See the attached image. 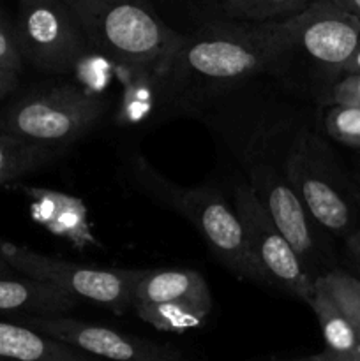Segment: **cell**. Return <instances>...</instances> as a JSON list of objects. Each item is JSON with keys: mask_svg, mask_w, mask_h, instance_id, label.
I'll use <instances>...</instances> for the list:
<instances>
[{"mask_svg": "<svg viewBox=\"0 0 360 361\" xmlns=\"http://www.w3.org/2000/svg\"><path fill=\"white\" fill-rule=\"evenodd\" d=\"M289 63L272 21L221 20L186 35L157 83L162 109L196 115L256 78L286 81Z\"/></svg>", "mask_w": 360, "mask_h": 361, "instance_id": "cell-1", "label": "cell"}, {"mask_svg": "<svg viewBox=\"0 0 360 361\" xmlns=\"http://www.w3.org/2000/svg\"><path fill=\"white\" fill-rule=\"evenodd\" d=\"M66 4L90 49L155 85L186 37L161 20L150 0H66Z\"/></svg>", "mask_w": 360, "mask_h": 361, "instance_id": "cell-2", "label": "cell"}, {"mask_svg": "<svg viewBox=\"0 0 360 361\" xmlns=\"http://www.w3.org/2000/svg\"><path fill=\"white\" fill-rule=\"evenodd\" d=\"M129 171L133 182L147 196L191 222L219 263L235 277L258 286H270V281L247 247L235 208L217 189L208 185H179L162 176L140 154L133 155Z\"/></svg>", "mask_w": 360, "mask_h": 361, "instance_id": "cell-3", "label": "cell"}, {"mask_svg": "<svg viewBox=\"0 0 360 361\" xmlns=\"http://www.w3.org/2000/svg\"><path fill=\"white\" fill-rule=\"evenodd\" d=\"M282 171L321 233L346 238L360 228L359 194L346 182L327 141L307 122L296 129Z\"/></svg>", "mask_w": 360, "mask_h": 361, "instance_id": "cell-4", "label": "cell"}, {"mask_svg": "<svg viewBox=\"0 0 360 361\" xmlns=\"http://www.w3.org/2000/svg\"><path fill=\"white\" fill-rule=\"evenodd\" d=\"M235 154L244 178L263 204L275 228L293 247L307 274L316 281L320 275L332 270L327 264L323 245L318 235L321 229L313 221L282 171L284 155L265 140L247 141L236 147Z\"/></svg>", "mask_w": 360, "mask_h": 361, "instance_id": "cell-5", "label": "cell"}, {"mask_svg": "<svg viewBox=\"0 0 360 361\" xmlns=\"http://www.w3.org/2000/svg\"><path fill=\"white\" fill-rule=\"evenodd\" d=\"M108 102L78 83L35 88L0 115V129L25 141L71 150L97 127Z\"/></svg>", "mask_w": 360, "mask_h": 361, "instance_id": "cell-6", "label": "cell"}, {"mask_svg": "<svg viewBox=\"0 0 360 361\" xmlns=\"http://www.w3.org/2000/svg\"><path fill=\"white\" fill-rule=\"evenodd\" d=\"M0 254L16 274L46 282L78 302H88L119 316L133 309L134 289L147 271L74 263L4 240Z\"/></svg>", "mask_w": 360, "mask_h": 361, "instance_id": "cell-7", "label": "cell"}, {"mask_svg": "<svg viewBox=\"0 0 360 361\" xmlns=\"http://www.w3.org/2000/svg\"><path fill=\"white\" fill-rule=\"evenodd\" d=\"M289 67L306 63L327 76H341L360 35V18L332 0H313L302 13L272 21Z\"/></svg>", "mask_w": 360, "mask_h": 361, "instance_id": "cell-8", "label": "cell"}, {"mask_svg": "<svg viewBox=\"0 0 360 361\" xmlns=\"http://www.w3.org/2000/svg\"><path fill=\"white\" fill-rule=\"evenodd\" d=\"M14 25L23 60L39 73H71L90 51L66 0H18Z\"/></svg>", "mask_w": 360, "mask_h": 361, "instance_id": "cell-9", "label": "cell"}, {"mask_svg": "<svg viewBox=\"0 0 360 361\" xmlns=\"http://www.w3.org/2000/svg\"><path fill=\"white\" fill-rule=\"evenodd\" d=\"M233 208L242 224L247 247L272 288L282 289L306 303L309 302L314 291V279L307 274L288 240L275 228L246 178H239L233 185Z\"/></svg>", "mask_w": 360, "mask_h": 361, "instance_id": "cell-10", "label": "cell"}, {"mask_svg": "<svg viewBox=\"0 0 360 361\" xmlns=\"http://www.w3.org/2000/svg\"><path fill=\"white\" fill-rule=\"evenodd\" d=\"M16 323L55 337L106 361H193L172 345L122 334L113 328L66 316H27Z\"/></svg>", "mask_w": 360, "mask_h": 361, "instance_id": "cell-11", "label": "cell"}, {"mask_svg": "<svg viewBox=\"0 0 360 361\" xmlns=\"http://www.w3.org/2000/svg\"><path fill=\"white\" fill-rule=\"evenodd\" d=\"M78 305V300L46 282L20 274L0 277V316L4 319L27 316H64Z\"/></svg>", "mask_w": 360, "mask_h": 361, "instance_id": "cell-12", "label": "cell"}, {"mask_svg": "<svg viewBox=\"0 0 360 361\" xmlns=\"http://www.w3.org/2000/svg\"><path fill=\"white\" fill-rule=\"evenodd\" d=\"M0 361H106L16 321L0 317Z\"/></svg>", "mask_w": 360, "mask_h": 361, "instance_id": "cell-13", "label": "cell"}, {"mask_svg": "<svg viewBox=\"0 0 360 361\" xmlns=\"http://www.w3.org/2000/svg\"><path fill=\"white\" fill-rule=\"evenodd\" d=\"M307 305L316 314L325 341L323 355L311 361H360V337L356 328L320 277L314 281V291Z\"/></svg>", "mask_w": 360, "mask_h": 361, "instance_id": "cell-14", "label": "cell"}, {"mask_svg": "<svg viewBox=\"0 0 360 361\" xmlns=\"http://www.w3.org/2000/svg\"><path fill=\"white\" fill-rule=\"evenodd\" d=\"M136 303L212 305V295L205 277L196 270H147L134 289Z\"/></svg>", "mask_w": 360, "mask_h": 361, "instance_id": "cell-15", "label": "cell"}, {"mask_svg": "<svg viewBox=\"0 0 360 361\" xmlns=\"http://www.w3.org/2000/svg\"><path fill=\"white\" fill-rule=\"evenodd\" d=\"M67 152L25 141L0 129V187L59 161Z\"/></svg>", "mask_w": 360, "mask_h": 361, "instance_id": "cell-16", "label": "cell"}, {"mask_svg": "<svg viewBox=\"0 0 360 361\" xmlns=\"http://www.w3.org/2000/svg\"><path fill=\"white\" fill-rule=\"evenodd\" d=\"M133 310L140 319L152 324L157 330L179 334V331L200 326L210 314L212 305H203V303H162V305L136 303Z\"/></svg>", "mask_w": 360, "mask_h": 361, "instance_id": "cell-17", "label": "cell"}, {"mask_svg": "<svg viewBox=\"0 0 360 361\" xmlns=\"http://www.w3.org/2000/svg\"><path fill=\"white\" fill-rule=\"evenodd\" d=\"M313 0H224L221 6L224 20L265 23L281 21L302 13Z\"/></svg>", "mask_w": 360, "mask_h": 361, "instance_id": "cell-18", "label": "cell"}, {"mask_svg": "<svg viewBox=\"0 0 360 361\" xmlns=\"http://www.w3.org/2000/svg\"><path fill=\"white\" fill-rule=\"evenodd\" d=\"M320 279L346 316L352 319L360 337V279L341 268H332L327 274L320 275Z\"/></svg>", "mask_w": 360, "mask_h": 361, "instance_id": "cell-19", "label": "cell"}, {"mask_svg": "<svg viewBox=\"0 0 360 361\" xmlns=\"http://www.w3.org/2000/svg\"><path fill=\"white\" fill-rule=\"evenodd\" d=\"M325 133L334 141L360 150V108L352 106H328L323 116Z\"/></svg>", "mask_w": 360, "mask_h": 361, "instance_id": "cell-20", "label": "cell"}, {"mask_svg": "<svg viewBox=\"0 0 360 361\" xmlns=\"http://www.w3.org/2000/svg\"><path fill=\"white\" fill-rule=\"evenodd\" d=\"M23 55L18 42L16 25L0 7V67L20 74L23 71Z\"/></svg>", "mask_w": 360, "mask_h": 361, "instance_id": "cell-21", "label": "cell"}, {"mask_svg": "<svg viewBox=\"0 0 360 361\" xmlns=\"http://www.w3.org/2000/svg\"><path fill=\"white\" fill-rule=\"evenodd\" d=\"M327 104L360 108V74H342L325 94Z\"/></svg>", "mask_w": 360, "mask_h": 361, "instance_id": "cell-22", "label": "cell"}, {"mask_svg": "<svg viewBox=\"0 0 360 361\" xmlns=\"http://www.w3.org/2000/svg\"><path fill=\"white\" fill-rule=\"evenodd\" d=\"M18 81H20V74L0 67V101L18 87Z\"/></svg>", "mask_w": 360, "mask_h": 361, "instance_id": "cell-23", "label": "cell"}, {"mask_svg": "<svg viewBox=\"0 0 360 361\" xmlns=\"http://www.w3.org/2000/svg\"><path fill=\"white\" fill-rule=\"evenodd\" d=\"M346 249L348 254L352 256V259L355 261L356 270L360 271V228L355 229L349 236H346Z\"/></svg>", "mask_w": 360, "mask_h": 361, "instance_id": "cell-24", "label": "cell"}, {"mask_svg": "<svg viewBox=\"0 0 360 361\" xmlns=\"http://www.w3.org/2000/svg\"><path fill=\"white\" fill-rule=\"evenodd\" d=\"M342 74H360V35L355 48H353L352 55H349V59L346 60V63L342 66L341 76Z\"/></svg>", "mask_w": 360, "mask_h": 361, "instance_id": "cell-25", "label": "cell"}, {"mask_svg": "<svg viewBox=\"0 0 360 361\" xmlns=\"http://www.w3.org/2000/svg\"><path fill=\"white\" fill-rule=\"evenodd\" d=\"M334 4H337L339 7H342L348 13L355 14L356 18H360V0H332Z\"/></svg>", "mask_w": 360, "mask_h": 361, "instance_id": "cell-26", "label": "cell"}, {"mask_svg": "<svg viewBox=\"0 0 360 361\" xmlns=\"http://www.w3.org/2000/svg\"><path fill=\"white\" fill-rule=\"evenodd\" d=\"M9 275H16V271H14V268L0 254V277H9Z\"/></svg>", "mask_w": 360, "mask_h": 361, "instance_id": "cell-27", "label": "cell"}, {"mask_svg": "<svg viewBox=\"0 0 360 361\" xmlns=\"http://www.w3.org/2000/svg\"><path fill=\"white\" fill-rule=\"evenodd\" d=\"M356 194H359V200H360V161H359V169H356Z\"/></svg>", "mask_w": 360, "mask_h": 361, "instance_id": "cell-28", "label": "cell"}, {"mask_svg": "<svg viewBox=\"0 0 360 361\" xmlns=\"http://www.w3.org/2000/svg\"><path fill=\"white\" fill-rule=\"evenodd\" d=\"M356 277H359V279H360V271H359V275H356Z\"/></svg>", "mask_w": 360, "mask_h": 361, "instance_id": "cell-29", "label": "cell"}]
</instances>
